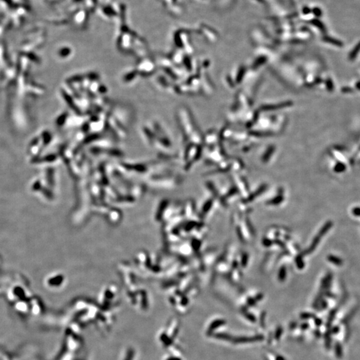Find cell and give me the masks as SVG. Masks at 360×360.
I'll use <instances>...</instances> for the list:
<instances>
[{"instance_id":"1","label":"cell","mask_w":360,"mask_h":360,"mask_svg":"<svg viewBox=\"0 0 360 360\" xmlns=\"http://www.w3.org/2000/svg\"><path fill=\"white\" fill-rule=\"evenodd\" d=\"M223 324V321L222 320H219V321H215L214 323L212 324V326L210 327V330H213L215 328L217 327V326H221V325H222Z\"/></svg>"},{"instance_id":"2","label":"cell","mask_w":360,"mask_h":360,"mask_svg":"<svg viewBox=\"0 0 360 360\" xmlns=\"http://www.w3.org/2000/svg\"><path fill=\"white\" fill-rule=\"evenodd\" d=\"M167 360H180L179 359H176V358H171V359H169Z\"/></svg>"}]
</instances>
